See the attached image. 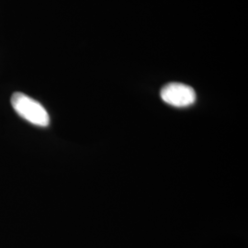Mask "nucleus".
Segmentation results:
<instances>
[{"instance_id":"obj_1","label":"nucleus","mask_w":248,"mask_h":248,"mask_svg":"<svg viewBox=\"0 0 248 248\" xmlns=\"http://www.w3.org/2000/svg\"><path fill=\"white\" fill-rule=\"evenodd\" d=\"M11 105L18 115L33 125L47 127L50 124V116L45 107L24 93H14L11 97Z\"/></svg>"},{"instance_id":"obj_2","label":"nucleus","mask_w":248,"mask_h":248,"mask_svg":"<svg viewBox=\"0 0 248 248\" xmlns=\"http://www.w3.org/2000/svg\"><path fill=\"white\" fill-rule=\"evenodd\" d=\"M160 96L164 102L175 108H186L195 103V90L181 83H170L165 86Z\"/></svg>"}]
</instances>
